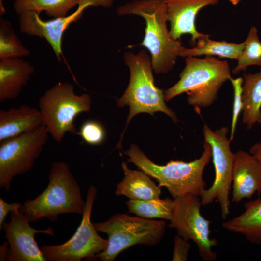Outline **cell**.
Returning a JSON list of instances; mask_svg holds the SVG:
<instances>
[{
	"instance_id": "cell-11",
	"label": "cell",
	"mask_w": 261,
	"mask_h": 261,
	"mask_svg": "<svg viewBox=\"0 0 261 261\" xmlns=\"http://www.w3.org/2000/svg\"><path fill=\"white\" fill-rule=\"evenodd\" d=\"M202 205L198 196L187 194L173 200L172 215L168 227L176 229L177 235L186 241H193L198 246L199 255L205 261L216 259L212 247L218 244L210 238L211 221L201 215Z\"/></svg>"
},
{
	"instance_id": "cell-5",
	"label": "cell",
	"mask_w": 261,
	"mask_h": 261,
	"mask_svg": "<svg viewBox=\"0 0 261 261\" xmlns=\"http://www.w3.org/2000/svg\"><path fill=\"white\" fill-rule=\"evenodd\" d=\"M123 59L130 72L129 85L122 97L117 100L119 107H129L126 128L137 114L147 113L153 116L156 112L168 115L175 123V113L165 103L163 90L154 84L151 57L144 49L137 54L127 52Z\"/></svg>"
},
{
	"instance_id": "cell-17",
	"label": "cell",
	"mask_w": 261,
	"mask_h": 261,
	"mask_svg": "<svg viewBox=\"0 0 261 261\" xmlns=\"http://www.w3.org/2000/svg\"><path fill=\"white\" fill-rule=\"evenodd\" d=\"M43 124L39 110L23 105L0 110V142L34 130Z\"/></svg>"
},
{
	"instance_id": "cell-26",
	"label": "cell",
	"mask_w": 261,
	"mask_h": 261,
	"mask_svg": "<svg viewBox=\"0 0 261 261\" xmlns=\"http://www.w3.org/2000/svg\"><path fill=\"white\" fill-rule=\"evenodd\" d=\"M229 81L232 85L234 91L232 116L231 133L229 138L230 140L231 141L234 138L238 116L242 110L243 102L242 93L243 79L242 77H238L234 79L231 77Z\"/></svg>"
},
{
	"instance_id": "cell-6",
	"label": "cell",
	"mask_w": 261,
	"mask_h": 261,
	"mask_svg": "<svg viewBox=\"0 0 261 261\" xmlns=\"http://www.w3.org/2000/svg\"><path fill=\"white\" fill-rule=\"evenodd\" d=\"M98 232L108 235L106 249L96 255L101 261H113L124 250L135 245L154 246L165 233L166 222L116 213L107 220L94 223Z\"/></svg>"
},
{
	"instance_id": "cell-7",
	"label": "cell",
	"mask_w": 261,
	"mask_h": 261,
	"mask_svg": "<svg viewBox=\"0 0 261 261\" xmlns=\"http://www.w3.org/2000/svg\"><path fill=\"white\" fill-rule=\"evenodd\" d=\"M91 98L76 95L73 86L59 82L46 90L39 100V112L49 134L60 143L67 133H76L74 120L81 113L90 110Z\"/></svg>"
},
{
	"instance_id": "cell-20",
	"label": "cell",
	"mask_w": 261,
	"mask_h": 261,
	"mask_svg": "<svg viewBox=\"0 0 261 261\" xmlns=\"http://www.w3.org/2000/svg\"><path fill=\"white\" fill-rule=\"evenodd\" d=\"M242 122L247 129L261 124V69L255 73L243 75Z\"/></svg>"
},
{
	"instance_id": "cell-10",
	"label": "cell",
	"mask_w": 261,
	"mask_h": 261,
	"mask_svg": "<svg viewBox=\"0 0 261 261\" xmlns=\"http://www.w3.org/2000/svg\"><path fill=\"white\" fill-rule=\"evenodd\" d=\"M203 131L204 142L211 147L215 177L211 187L204 191L201 201L203 205H207L217 199L221 217L225 219L230 213L229 195L234 159V153L230 148L231 141L227 136L229 129L223 127L213 131L205 124Z\"/></svg>"
},
{
	"instance_id": "cell-29",
	"label": "cell",
	"mask_w": 261,
	"mask_h": 261,
	"mask_svg": "<svg viewBox=\"0 0 261 261\" xmlns=\"http://www.w3.org/2000/svg\"><path fill=\"white\" fill-rule=\"evenodd\" d=\"M22 204L14 202L9 203L2 198H0V229L2 227L5 219L9 213L20 209Z\"/></svg>"
},
{
	"instance_id": "cell-3",
	"label": "cell",
	"mask_w": 261,
	"mask_h": 261,
	"mask_svg": "<svg viewBox=\"0 0 261 261\" xmlns=\"http://www.w3.org/2000/svg\"><path fill=\"white\" fill-rule=\"evenodd\" d=\"M85 205L80 186L69 165L56 161L51 165L46 188L35 198L25 201L19 210L30 222L44 218L54 222L61 214H82Z\"/></svg>"
},
{
	"instance_id": "cell-12",
	"label": "cell",
	"mask_w": 261,
	"mask_h": 261,
	"mask_svg": "<svg viewBox=\"0 0 261 261\" xmlns=\"http://www.w3.org/2000/svg\"><path fill=\"white\" fill-rule=\"evenodd\" d=\"M10 218V222H4L2 227L10 246L7 260L46 261L34 237L37 233L55 236L53 229L50 226L44 230L32 228L28 218L19 210L11 212Z\"/></svg>"
},
{
	"instance_id": "cell-15",
	"label": "cell",
	"mask_w": 261,
	"mask_h": 261,
	"mask_svg": "<svg viewBox=\"0 0 261 261\" xmlns=\"http://www.w3.org/2000/svg\"><path fill=\"white\" fill-rule=\"evenodd\" d=\"M232 202L238 203L261 194V164L250 153L239 150L234 153L232 172Z\"/></svg>"
},
{
	"instance_id": "cell-14",
	"label": "cell",
	"mask_w": 261,
	"mask_h": 261,
	"mask_svg": "<svg viewBox=\"0 0 261 261\" xmlns=\"http://www.w3.org/2000/svg\"><path fill=\"white\" fill-rule=\"evenodd\" d=\"M220 0H165L170 33L175 40L182 35L190 34V42L194 46L199 38L206 34L198 31L195 26L196 18L203 8L217 5Z\"/></svg>"
},
{
	"instance_id": "cell-2",
	"label": "cell",
	"mask_w": 261,
	"mask_h": 261,
	"mask_svg": "<svg viewBox=\"0 0 261 261\" xmlns=\"http://www.w3.org/2000/svg\"><path fill=\"white\" fill-rule=\"evenodd\" d=\"M203 147L201 156L193 161L171 160L165 165L152 162L135 144H132L125 153L129 157L128 162L134 163L139 170L155 179L158 185L165 187L174 198L187 194L201 197L206 186L203 172L212 157L211 145L204 142Z\"/></svg>"
},
{
	"instance_id": "cell-22",
	"label": "cell",
	"mask_w": 261,
	"mask_h": 261,
	"mask_svg": "<svg viewBox=\"0 0 261 261\" xmlns=\"http://www.w3.org/2000/svg\"><path fill=\"white\" fill-rule=\"evenodd\" d=\"M78 0H14V7L20 14L27 11H34L40 14L45 11L54 18L67 16L70 9L78 5Z\"/></svg>"
},
{
	"instance_id": "cell-13",
	"label": "cell",
	"mask_w": 261,
	"mask_h": 261,
	"mask_svg": "<svg viewBox=\"0 0 261 261\" xmlns=\"http://www.w3.org/2000/svg\"><path fill=\"white\" fill-rule=\"evenodd\" d=\"M88 7L79 4L71 14L51 20H43L34 11H27L19 14L20 31L30 36L44 38L53 49L58 59L61 60L62 41L63 34L70 25L81 18L84 11Z\"/></svg>"
},
{
	"instance_id": "cell-32",
	"label": "cell",
	"mask_w": 261,
	"mask_h": 261,
	"mask_svg": "<svg viewBox=\"0 0 261 261\" xmlns=\"http://www.w3.org/2000/svg\"><path fill=\"white\" fill-rule=\"evenodd\" d=\"M242 0H229V2L233 6L237 5Z\"/></svg>"
},
{
	"instance_id": "cell-28",
	"label": "cell",
	"mask_w": 261,
	"mask_h": 261,
	"mask_svg": "<svg viewBox=\"0 0 261 261\" xmlns=\"http://www.w3.org/2000/svg\"><path fill=\"white\" fill-rule=\"evenodd\" d=\"M174 250L172 261H186L188 253L191 248V245L182 237L176 235L174 238Z\"/></svg>"
},
{
	"instance_id": "cell-31",
	"label": "cell",
	"mask_w": 261,
	"mask_h": 261,
	"mask_svg": "<svg viewBox=\"0 0 261 261\" xmlns=\"http://www.w3.org/2000/svg\"><path fill=\"white\" fill-rule=\"evenodd\" d=\"M8 242H3L0 246V261H3L7 260L8 254Z\"/></svg>"
},
{
	"instance_id": "cell-19",
	"label": "cell",
	"mask_w": 261,
	"mask_h": 261,
	"mask_svg": "<svg viewBox=\"0 0 261 261\" xmlns=\"http://www.w3.org/2000/svg\"><path fill=\"white\" fill-rule=\"evenodd\" d=\"M244 206V213L224 222L222 227L242 234L251 243L261 245V199L258 198L246 202Z\"/></svg>"
},
{
	"instance_id": "cell-24",
	"label": "cell",
	"mask_w": 261,
	"mask_h": 261,
	"mask_svg": "<svg viewBox=\"0 0 261 261\" xmlns=\"http://www.w3.org/2000/svg\"><path fill=\"white\" fill-rule=\"evenodd\" d=\"M244 42V46L237 60V64L232 71L233 75L245 71L250 66H261V42L256 27H250Z\"/></svg>"
},
{
	"instance_id": "cell-9",
	"label": "cell",
	"mask_w": 261,
	"mask_h": 261,
	"mask_svg": "<svg viewBox=\"0 0 261 261\" xmlns=\"http://www.w3.org/2000/svg\"><path fill=\"white\" fill-rule=\"evenodd\" d=\"M48 134L43 124L34 130L0 142V188L8 191L14 177L32 168L46 143Z\"/></svg>"
},
{
	"instance_id": "cell-18",
	"label": "cell",
	"mask_w": 261,
	"mask_h": 261,
	"mask_svg": "<svg viewBox=\"0 0 261 261\" xmlns=\"http://www.w3.org/2000/svg\"><path fill=\"white\" fill-rule=\"evenodd\" d=\"M124 177L117 185L115 194L131 200H147L160 198L161 187L156 185L144 171L131 170L125 162L122 163Z\"/></svg>"
},
{
	"instance_id": "cell-21",
	"label": "cell",
	"mask_w": 261,
	"mask_h": 261,
	"mask_svg": "<svg viewBox=\"0 0 261 261\" xmlns=\"http://www.w3.org/2000/svg\"><path fill=\"white\" fill-rule=\"evenodd\" d=\"M244 46V42L240 44L228 42L226 41H215L210 39L208 35L199 38L191 48L184 47L180 57L218 56L237 60Z\"/></svg>"
},
{
	"instance_id": "cell-25",
	"label": "cell",
	"mask_w": 261,
	"mask_h": 261,
	"mask_svg": "<svg viewBox=\"0 0 261 261\" xmlns=\"http://www.w3.org/2000/svg\"><path fill=\"white\" fill-rule=\"evenodd\" d=\"M30 51L15 35L10 22L0 19V59L27 56Z\"/></svg>"
},
{
	"instance_id": "cell-8",
	"label": "cell",
	"mask_w": 261,
	"mask_h": 261,
	"mask_svg": "<svg viewBox=\"0 0 261 261\" xmlns=\"http://www.w3.org/2000/svg\"><path fill=\"white\" fill-rule=\"evenodd\" d=\"M97 193L94 185L88 188L82 218L74 234L66 242L41 247L46 261H80L97 260L96 255L107 247L108 241L98 233L91 215Z\"/></svg>"
},
{
	"instance_id": "cell-23",
	"label": "cell",
	"mask_w": 261,
	"mask_h": 261,
	"mask_svg": "<svg viewBox=\"0 0 261 261\" xmlns=\"http://www.w3.org/2000/svg\"><path fill=\"white\" fill-rule=\"evenodd\" d=\"M130 212L145 219L161 218L170 220L173 200L160 198L147 200H131L126 202Z\"/></svg>"
},
{
	"instance_id": "cell-27",
	"label": "cell",
	"mask_w": 261,
	"mask_h": 261,
	"mask_svg": "<svg viewBox=\"0 0 261 261\" xmlns=\"http://www.w3.org/2000/svg\"><path fill=\"white\" fill-rule=\"evenodd\" d=\"M80 134L84 141L91 145L100 144L105 137L103 127L100 123L93 121L83 123L80 128Z\"/></svg>"
},
{
	"instance_id": "cell-16",
	"label": "cell",
	"mask_w": 261,
	"mask_h": 261,
	"mask_svg": "<svg viewBox=\"0 0 261 261\" xmlns=\"http://www.w3.org/2000/svg\"><path fill=\"white\" fill-rule=\"evenodd\" d=\"M34 68L19 58L0 60V102L16 98L27 85Z\"/></svg>"
},
{
	"instance_id": "cell-30",
	"label": "cell",
	"mask_w": 261,
	"mask_h": 261,
	"mask_svg": "<svg viewBox=\"0 0 261 261\" xmlns=\"http://www.w3.org/2000/svg\"><path fill=\"white\" fill-rule=\"evenodd\" d=\"M249 153L261 164V141L255 143L251 147Z\"/></svg>"
},
{
	"instance_id": "cell-1",
	"label": "cell",
	"mask_w": 261,
	"mask_h": 261,
	"mask_svg": "<svg viewBox=\"0 0 261 261\" xmlns=\"http://www.w3.org/2000/svg\"><path fill=\"white\" fill-rule=\"evenodd\" d=\"M116 13L121 16L136 15L145 19V36L140 45L150 53L155 73L170 71L184 46L180 40L172 37L168 29L165 0H133L118 7Z\"/></svg>"
},
{
	"instance_id": "cell-4",
	"label": "cell",
	"mask_w": 261,
	"mask_h": 261,
	"mask_svg": "<svg viewBox=\"0 0 261 261\" xmlns=\"http://www.w3.org/2000/svg\"><path fill=\"white\" fill-rule=\"evenodd\" d=\"M179 78L164 92L165 101L186 92L188 104L199 113L201 108L210 106L217 99L220 88L231 78V69L226 60L214 56L188 57Z\"/></svg>"
}]
</instances>
